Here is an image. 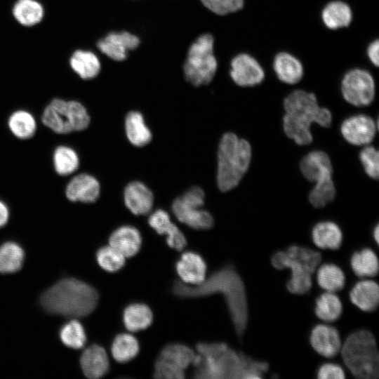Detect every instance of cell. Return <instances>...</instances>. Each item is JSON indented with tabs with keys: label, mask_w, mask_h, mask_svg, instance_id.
I'll return each instance as SVG.
<instances>
[{
	"label": "cell",
	"mask_w": 379,
	"mask_h": 379,
	"mask_svg": "<svg viewBox=\"0 0 379 379\" xmlns=\"http://www.w3.org/2000/svg\"><path fill=\"white\" fill-rule=\"evenodd\" d=\"M173 293L182 298H201L221 293L226 301L236 333L241 335L248 324V303L244 284L232 265L224 266L197 285L176 280Z\"/></svg>",
	"instance_id": "1"
},
{
	"label": "cell",
	"mask_w": 379,
	"mask_h": 379,
	"mask_svg": "<svg viewBox=\"0 0 379 379\" xmlns=\"http://www.w3.org/2000/svg\"><path fill=\"white\" fill-rule=\"evenodd\" d=\"M193 364L194 378L199 379H258L268 364L237 352L223 343H199Z\"/></svg>",
	"instance_id": "2"
},
{
	"label": "cell",
	"mask_w": 379,
	"mask_h": 379,
	"mask_svg": "<svg viewBox=\"0 0 379 379\" xmlns=\"http://www.w3.org/2000/svg\"><path fill=\"white\" fill-rule=\"evenodd\" d=\"M286 111L284 117V129L287 136L300 145L312 141L310 128L315 122L324 127L331 126L332 117L330 111L318 105L312 93L295 90L284 100Z\"/></svg>",
	"instance_id": "3"
},
{
	"label": "cell",
	"mask_w": 379,
	"mask_h": 379,
	"mask_svg": "<svg viewBox=\"0 0 379 379\" xmlns=\"http://www.w3.org/2000/svg\"><path fill=\"white\" fill-rule=\"evenodd\" d=\"M98 301V294L93 286L73 278L59 281L41 298V305L47 312L72 317L88 315Z\"/></svg>",
	"instance_id": "4"
},
{
	"label": "cell",
	"mask_w": 379,
	"mask_h": 379,
	"mask_svg": "<svg viewBox=\"0 0 379 379\" xmlns=\"http://www.w3.org/2000/svg\"><path fill=\"white\" fill-rule=\"evenodd\" d=\"M251 148L248 141L232 133L222 137L218 152L217 182L222 192L234 188L248 168Z\"/></svg>",
	"instance_id": "5"
},
{
	"label": "cell",
	"mask_w": 379,
	"mask_h": 379,
	"mask_svg": "<svg viewBox=\"0 0 379 379\" xmlns=\"http://www.w3.org/2000/svg\"><path fill=\"white\" fill-rule=\"evenodd\" d=\"M321 260L320 253L305 247L291 246L286 251L274 254L271 262L278 270H291V274L286 284L291 293L305 294L312 287V274Z\"/></svg>",
	"instance_id": "6"
},
{
	"label": "cell",
	"mask_w": 379,
	"mask_h": 379,
	"mask_svg": "<svg viewBox=\"0 0 379 379\" xmlns=\"http://www.w3.org/2000/svg\"><path fill=\"white\" fill-rule=\"evenodd\" d=\"M342 358L352 375L361 379H377L379 355L373 335L366 330L350 334L342 345Z\"/></svg>",
	"instance_id": "7"
},
{
	"label": "cell",
	"mask_w": 379,
	"mask_h": 379,
	"mask_svg": "<svg viewBox=\"0 0 379 379\" xmlns=\"http://www.w3.org/2000/svg\"><path fill=\"white\" fill-rule=\"evenodd\" d=\"M43 124L58 134H67L86 129L91 121L86 107L77 100L53 99L44 108Z\"/></svg>",
	"instance_id": "8"
},
{
	"label": "cell",
	"mask_w": 379,
	"mask_h": 379,
	"mask_svg": "<svg viewBox=\"0 0 379 379\" xmlns=\"http://www.w3.org/2000/svg\"><path fill=\"white\" fill-rule=\"evenodd\" d=\"M214 39L211 34L199 36L190 46L183 66L187 81L199 86L209 84L215 75L218 62L213 53Z\"/></svg>",
	"instance_id": "9"
},
{
	"label": "cell",
	"mask_w": 379,
	"mask_h": 379,
	"mask_svg": "<svg viewBox=\"0 0 379 379\" xmlns=\"http://www.w3.org/2000/svg\"><path fill=\"white\" fill-rule=\"evenodd\" d=\"M204 192L199 187L189 189L174 200L172 210L177 219L196 230H207L213 225V218L210 213L202 208Z\"/></svg>",
	"instance_id": "10"
},
{
	"label": "cell",
	"mask_w": 379,
	"mask_h": 379,
	"mask_svg": "<svg viewBox=\"0 0 379 379\" xmlns=\"http://www.w3.org/2000/svg\"><path fill=\"white\" fill-rule=\"evenodd\" d=\"M196 355L192 349L184 344L170 343L165 345L154 363V378H184L185 369L193 365Z\"/></svg>",
	"instance_id": "11"
},
{
	"label": "cell",
	"mask_w": 379,
	"mask_h": 379,
	"mask_svg": "<svg viewBox=\"0 0 379 379\" xmlns=\"http://www.w3.org/2000/svg\"><path fill=\"white\" fill-rule=\"evenodd\" d=\"M341 92L345 100L353 105H368L375 97L373 77L364 69H352L343 77Z\"/></svg>",
	"instance_id": "12"
},
{
	"label": "cell",
	"mask_w": 379,
	"mask_h": 379,
	"mask_svg": "<svg viewBox=\"0 0 379 379\" xmlns=\"http://www.w3.org/2000/svg\"><path fill=\"white\" fill-rule=\"evenodd\" d=\"M230 75L237 85L242 87L258 85L265 77L260 63L255 58L246 53H239L232 59Z\"/></svg>",
	"instance_id": "13"
},
{
	"label": "cell",
	"mask_w": 379,
	"mask_h": 379,
	"mask_svg": "<svg viewBox=\"0 0 379 379\" xmlns=\"http://www.w3.org/2000/svg\"><path fill=\"white\" fill-rule=\"evenodd\" d=\"M140 44L138 37L128 32H110L97 43L99 51L108 58L122 61L128 51L135 49Z\"/></svg>",
	"instance_id": "14"
},
{
	"label": "cell",
	"mask_w": 379,
	"mask_h": 379,
	"mask_svg": "<svg viewBox=\"0 0 379 379\" xmlns=\"http://www.w3.org/2000/svg\"><path fill=\"white\" fill-rule=\"evenodd\" d=\"M300 169L304 176L316 185L333 183L332 166L328 156L321 151H314L307 154L300 162Z\"/></svg>",
	"instance_id": "15"
},
{
	"label": "cell",
	"mask_w": 379,
	"mask_h": 379,
	"mask_svg": "<svg viewBox=\"0 0 379 379\" xmlns=\"http://www.w3.org/2000/svg\"><path fill=\"white\" fill-rule=\"evenodd\" d=\"M340 130L347 141L360 145L372 141L376 131V126L371 117L360 114L345 120Z\"/></svg>",
	"instance_id": "16"
},
{
	"label": "cell",
	"mask_w": 379,
	"mask_h": 379,
	"mask_svg": "<svg viewBox=\"0 0 379 379\" xmlns=\"http://www.w3.org/2000/svg\"><path fill=\"white\" fill-rule=\"evenodd\" d=\"M98 180L88 173H80L72 178L66 186L67 198L73 202L93 203L99 197Z\"/></svg>",
	"instance_id": "17"
},
{
	"label": "cell",
	"mask_w": 379,
	"mask_h": 379,
	"mask_svg": "<svg viewBox=\"0 0 379 379\" xmlns=\"http://www.w3.org/2000/svg\"><path fill=\"white\" fill-rule=\"evenodd\" d=\"M310 343L317 353L327 358L335 357L342 347L338 330L327 324H318L313 328Z\"/></svg>",
	"instance_id": "18"
},
{
	"label": "cell",
	"mask_w": 379,
	"mask_h": 379,
	"mask_svg": "<svg viewBox=\"0 0 379 379\" xmlns=\"http://www.w3.org/2000/svg\"><path fill=\"white\" fill-rule=\"evenodd\" d=\"M175 270L182 281L189 285L199 284L206 278V262L194 251L183 253L175 263Z\"/></svg>",
	"instance_id": "19"
},
{
	"label": "cell",
	"mask_w": 379,
	"mask_h": 379,
	"mask_svg": "<svg viewBox=\"0 0 379 379\" xmlns=\"http://www.w3.org/2000/svg\"><path fill=\"white\" fill-rule=\"evenodd\" d=\"M148 223L159 234H166L167 244L178 251L182 250L187 245V240L180 229L173 223L169 215L161 209L152 213L148 219Z\"/></svg>",
	"instance_id": "20"
},
{
	"label": "cell",
	"mask_w": 379,
	"mask_h": 379,
	"mask_svg": "<svg viewBox=\"0 0 379 379\" xmlns=\"http://www.w3.org/2000/svg\"><path fill=\"white\" fill-rule=\"evenodd\" d=\"M124 199L126 206L136 215L150 212L154 202L151 190L139 181L128 184L124 190Z\"/></svg>",
	"instance_id": "21"
},
{
	"label": "cell",
	"mask_w": 379,
	"mask_h": 379,
	"mask_svg": "<svg viewBox=\"0 0 379 379\" xmlns=\"http://www.w3.org/2000/svg\"><path fill=\"white\" fill-rule=\"evenodd\" d=\"M80 364L85 376L91 379L102 377L109 368L107 354L98 345H92L84 350L80 358Z\"/></svg>",
	"instance_id": "22"
},
{
	"label": "cell",
	"mask_w": 379,
	"mask_h": 379,
	"mask_svg": "<svg viewBox=\"0 0 379 379\" xmlns=\"http://www.w3.org/2000/svg\"><path fill=\"white\" fill-rule=\"evenodd\" d=\"M272 67L277 78L287 84L298 83L304 74L300 60L288 52L282 51L276 54Z\"/></svg>",
	"instance_id": "23"
},
{
	"label": "cell",
	"mask_w": 379,
	"mask_h": 379,
	"mask_svg": "<svg viewBox=\"0 0 379 379\" xmlns=\"http://www.w3.org/2000/svg\"><path fill=\"white\" fill-rule=\"evenodd\" d=\"M109 244L125 258H129L139 251L142 244V237L135 227L124 225L118 227L111 234Z\"/></svg>",
	"instance_id": "24"
},
{
	"label": "cell",
	"mask_w": 379,
	"mask_h": 379,
	"mask_svg": "<svg viewBox=\"0 0 379 379\" xmlns=\"http://www.w3.org/2000/svg\"><path fill=\"white\" fill-rule=\"evenodd\" d=\"M324 26L331 30L347 27L352 22L353 13L351 7L345 1L334 0L326 4L321 13Z\"/></svg>",
	"instance_id": "25"
},
{
	"label": "cell",
	"mask_w": 379,
	"mask_h": 379,
	"mask_svg": "<svg viewBox=\"0 0 379 379\" xmlns=\"http://www.w3.org/2000/svg\"><path fill=\"white\" fill-rule=\"evenodd\" d=\"M352 302L364 312H373L379 302V287L370 279L357 282L350 293Z\"/></svg>",
	"instance_id": "26"
},
{
	"label": "cell",
	"mask_w": 379,
	"mask_h": 379,
	"mask_svg": "<svg viewBox=\"0 0 379 379\" xmlns=\"http://www.w3.org/2000/svg\"><path fill=\"white\" fill-rule=\"evenodd\" d=\"M69 65L72 70L84 80L96 77L101 68L98 56L90 51L83 49L76 50L71 54Z\"/></svg>",
	"instance_id": "27"
},
{
	"label": "cell",
	"mask_w": 379,
	"mask_h": 379,
	"mask_svg": "<svg viewBox=\"0 0 379 379\" xmlns=\"http://www.w3.org/2000/svg\"><path fill=\"white\" fill-rule=\"evenodd\" d=\"M11 13L19 25L31 27L43 20L45 11L43 5L37 0H16Z\"/></svg>",
	"instance_id": "28"
},
{
	"label": "cell",
	"mask_w": 379,
	"mask_h": 379,
	"mask_svg": "<svg viewBox=\"0 0 379 379\" xmlns=\"http://www.w3.org/2000/svg\"><path fill=\"white\" fill-rule=\"evenodd\" d=\"M312 237L314 244L322 249L336 250L343 239L340 227L330 221L317 223L312 230Z\"/></svg>",
	"instance_id": "29"
},
{
	"label": "cell",
	"mask_w": 379,
	"mask_h": 379,
	"mask_svg": "<svg viewBox=\"0 0 379 379\" xmlns=\"http://www.w3.org/2000/svg\"><path fill=\"white\" fill-rule=\"evenodd\" d=\"M152 321V310L143 303L131 304L125 308L123 313L124 324L130 331L144 330L151 325Z\"/></svg>",
	"instance_id": "30"
},
{
	"label": "cell",
	"mask_w": 379,
	"mask_h": 379,
	"mask_svg": "<svg viewBox=\"0 0 379 379\" xmlns=\"http://www.w3.org/2000/svg\"><path fill=\"white\" fill-rule=\"evenodd\" d=\"M125 129L128 140L135 146H145L152 139L151 131L145 124L142 115L138 112L133 111L127 114Z\"/></svg>",
	"instance_id": "31"
},
{
	"label": "cell",
	"mask_w": 379,
	"mask_h": 379,
	"mask_svg": "<svg viewBox=\"0 0 379 379\" xmlns=\"http://www.w3.org/2000/svg\"><path fill=\"white\" fill-rule=\"evenodd\" d=\"M8 126L13 135L21 140L31 138L36 131L34 116L24 109L13 112L8 118Z\"/></svg>",
	"instance_id": "32"
},
{
	"label": "cell",
	"mask_w": 379,
	"mask_h": 379,
	"mask_svg": "<svg viewBox=\"0 0 379 379\" xmlns=\"http://www.w3.org/2000/svg\"><path fill=\"white\" fill-rule=\"evenodd\" d=\"M25 253L20 245L15 242H6L0 246V272L14 273L23 263Z\"/></svg>",
	"instance_id": "33"
},
{
	"label": "cell",
	"mask_w": 379,
	"mask_h": 379,
	"mask_svg": "<svg viewBox=\"0 0 379 379\" xmlns=\"http://www.w3.org/2000/svg\"><path fill=\"white\" fill-rule=\"evenodd\" d=\"M350 262L353 272L359 277H372L378 272V258L370 248L355 252L352 255Z\"/></svg>",
	"instance_id": "34"
},
{
	"label": "cell",
	"mask_w": 379,
	"mask_h": 379,
	"mask_svg": "<svg viewBox=\"0 0 379 379\" xmlns=\"http://www.w3.org/2000/svg\"><path fill=\"white\" fill-rule=\"evenodd\" d=\"M139 352L138 340L128 333L118 334L112 343L111 352L113 358L119 363L133 359Z\"/></svg>",
	"instance_id": "35"
},
{
	"label": "cell",
	"mask_w": 379,
	"mask_h": 379,
	"mask_svg": "<svg viewBox=\"0 0 379 379\" xmlns=\"http://www.w3.org/2000/svg\"><path fill=\"white\" fill-rule=\"evenodd\" d=\"M55 172L61 176H67L75 172L79 166V158L77 152L70 147H57L53 156Z\"/></svg>",
	"instance_id": "36"
},
{
	"label": "cell",
	"mask_w": 379,
	"mask_h": 379,
	"mask_svg": "<svg viewBox=\"0 0 379 379\" xmlns=\"http://www.w3.org/2000/svg\"><path fill=\"white\" fill-rule=\"evenodd\" d=\"M315 314L320 319L327 322L338 319L343 311V305L338 295L326 291L316 300Z\"/></svg>",
	"instance_id": "37"
},
{
	"label": "cell",
	"mask_w": 379,
	"mask_h": 379,
	"mask_svg": "<svg viewBox=\"0 0 379 379\" xmlns=\"http://www.w3.org/2000/svg\"><path fill=\"white\" fill-rule=\"evenodd\" d=\"M317 273L318 284L326 291L335 293L345 286V274L343 270L334 264H324L320 266Z\"/></svg>",
	"instance_id": "38"
},
{
	"label": "cell",
	"mask_w": 379,
	"mask_h": 379,
	"mask_svg": "<svg viewBox=\"0 0 379 379\" xmlns=\"http://www.w3.org/2000/svg\"><path fill=\"white\" fill-rule=\"evenodd\" d=\"M60 338L65 345L72 349H80L86 342L85 330L76 319L69 321L61 328Z\"/></svg>",
	"instance_id": "39"
},
{
	"label": "cell",
	"mask_w": 379,
	"mask_h": 379,
	"mask_svg": "<svg viewBox=\"0 0 379 379\" xmlns=\"http://www.w3.org/2000/svg\"><path fill=\"white\" fill-rule=\"evenodd\" d=\"M96 260L100 267L109 272L119 270L125 264V257L110 245L98 250Z\"/></svg>",
	"instance_id": "40"
},
{
	"label": "cell",
	"mask_w": 379,
	"mask_h": 379,
	"mask_svg": "<svg viewBox=\"0 0 379 379\" xmlns=\"http://www.w3.org/2000/svg\"><path fill=\"white\" fill-rule=\"evenodd\" d=\"M201 3L213 13L225 15L241 10L244 0H201Z\"/></svg>",
	"instance_id": "41"
},
{
	"label": "cell",
	"mask_w": 379,
	"mask_h": 379,
	"mask_svg": "<svg viewBox=\"0 0 379 379\" xmlns=\"http://www.w3.org/2000/svg\"><path fill=\"white\" fill-rule=\"evenodd\" d=\"M378 152L373 147H366L360 153V160L368 175L378 179L379 175Z\"/></svg>",
	"instance_id": "42"
},
{
	"label": "cell",
	"mask_w": 379,
	"mask_h": 379,
	"mask_svg": "<svg viewBox=\"0 0 379 379\" xmlns=\"http://www.w3.org/2000/svg\"><path fill=\"white\" fill-rule=\"evenodd\" d=\"M345 377L343 369L333 363L321 365L317 371V378L319 379H343Z\"/></svg>",
	"instance_id": "43"
},
{
	"label": "cell",
	"mask_w": 379,
	"mask_h": 379,
	"mask_svg": "<svg viewBox=\"0 0 379 379\" xmlns=\"http://www.w3.org/2000/svg\"><path fill=\"white\" fill-rule=\"evenodd\" d=\"M366 55L371 64L378 67L379 65V41L378 39H374L368 45Z\"/></svg>",
	"instance_id": "44"
},
{
	"label": "cell",
	"mask_w": 379,
	"mask_h": 379,
	"mask_svg": "<svg viewBox=\"0 0 379 379\" xmlns=\"http://www.w3.org/2000/svg\"><path fill=\"white\" fill-rule=\"evenodd\" d=\"M9 219V209L7 205L0 199V228L4 227Z\"/></svg>",
	"instance_id": "45"
},
{
	"label": "cell",
	"mask_w": 379,
	"mask_h": 379,
	"mask_svg": "<svg viewBox=\"0 0 379 379\" xmlns=\"http://www.w3.org/2000/svg\"><path fill=\"white\" fill-rule=\"evenodd\" d=\"M373 237L376 243L378 244L379 240V227L377 225L373 230Z\"/></svg>",
	"instance_id": "46"
}]
</instances>
